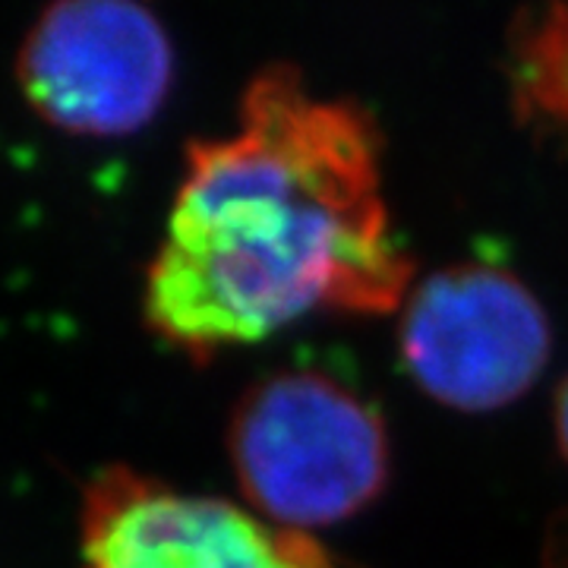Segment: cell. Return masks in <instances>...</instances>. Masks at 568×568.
<instances>
[{"label":"cell","mask_w":568,"mask_h":568,"mask_svg":"<svg viewBox=\"0 0 568 568\" xmlns=\"http://www.w3.org/2000/svg\"><path fill=\"white\" fill-rule=\"evenodd\" d=\"M227 462L246 508L301 534L351 521L392 480L383 414L316 369L246 388L227 420Z\"/></svg>","instance_id":"2"},{"label":"cell","mask_w":568,"mask_h":568,"mask_svg":"<svg viewBox=\"0 0 568 568\" xmlns=\"http://www.w3.org/2000/svg\"><path fill=\"white\" fill-rule=\"evenodd\" d=\"M80 530L82 568H338L316 534L130 467H108L89 484Z\"/></svg>","instance_id":"5"},{"label":"cell","mask_w":568,"mask_h":568,"mask_svg":"<svg viewBox=\"0 0 568 568\" xmlns=\"http://www.w3.org/2000/svg\"><path fill=\"white\" fill-rule=\"evenodd\" d=\"M398 354L426 398L487 414L537 386L552 354V325L547 306L515 272L458 263L407 291Z\"/></svg>","instance_id":"3"},{"label":"cell","mask_w":568,"mask_h":568,"mask_svg":"<svg viewBox=\"0 0 568 568\" xmlns=\"http://www.w3.org/2000/svg\"><path fill=\"white\" fill-rule=\"evenodd\" d=\"M17 85L41 121L73 136H130L174 85V44L133 0H61L26 32Z\"/></svg>","instance_id":"4"},{"label":"cell","mask_w":568,"mask_h":568,"mask_svg":"<svg viewBox=\"0 0 568 568\" xmlns=\"http://www.w3.org/2000/svg\"><path fill=\"white\" fill-rule=\"evenodd\" d=\"M414 272L373 118L272 63L246 82L231 133L186 145L142 320L168 347L209 361L310 313H398Z\"/></svg>","instance_id":"1"},{"label":"cell","mask_w":568,"mask_h":568,"mask_svg":"<svg viewBox=\"0 0 568 568\" xmlns=\"http://www.w3.org/2000/svg\"><path fill=\"white\" fill-rule=\"evenodd\" d=\"M556 443H559L562 458L568 462V376L556 392Z\"/></svg>","instance_id":"7"},{"label":"cell","mask_w":568,"mask_h":568,"mask_svg":"<svg viewBox=\"0 0 568 568\" xmlns=\"http://www.w3.org/2000/svg\"><path fill=\"white\" fill-rule=\"evenodd\" d=\"M508 82L521 121L568 133V3L518 17L508 39Z\"/></svg>","instance_id":"6"}]
</instances>
